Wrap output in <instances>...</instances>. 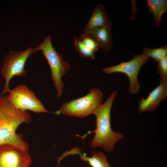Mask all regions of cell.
Segmentation results:
<instances>
[{
  "instance_id": "1",
  "label": "cell",
  "mask_w": 167,
  "mask_h": 167,
  "mask_svg": "<svg viewBox=\"0 0 167 167\" xmlns=\"http://www.w3.org/2000/svg\"><path fill=\"white\" fill-rule=\"evenodd\" d=\"M31 121L28 111L15 108L9 101L8 95H0V145L10 144L28 152V143L16 130L22 124H29Z\"/></svg>"
},
{
  "instance_id": "2",
  "label": "cell",
  "mask_w": 167,
  "mask_h": 167,
  "mask_svg": "<svg viewBox=\"0 0 167 167\" xmlns=\"http://www.w3.org/2000/svg\"><path fill=\"white\" fill-rule=\"evenodd\" d=\"M117 94V91H113L93 113L96 118V128L93 131L95 133L94 136L90 141L92 148H101L111 152L113 151L115 144L124 137L122 133L114 132L111 128L110 112Z\"/></svg>"
},
{
  "instance_id": "3",
  "label": "cell",
  "mask_w": 167,
  "mask_h": 167,
  "mask_svg": "<svg viewBox=\"0 0 167 167\" xmlns=\"http://www.w3.org/2000/svg\"><path fill=\"white\" fill-rule=\"evenodd\" d=\"M39 50L42 51L50 66L51 79L59 98L62 95L64 86L62 77L70 70L71 66L64 60L62 54L57 52L53 47L50 35L46 36L41 43L33 49V52Z\"/></svg>"
},
{
  "instance_id": "4",
  "label": "cell",
  "mask_w": 167,
  "mask_h": 167,
  "mask_svg": "<svg viewBox=\"0 0 167 167\" xmlns=\"http://www.w3.org/2000/svg\"><path fill=\"white\" fill-rule=\"evenodd\" d=\"M103 93L97 88L91 89L83 97L63 103L56 113L83 118L93 114L102 104Z\"/></svg>"
},
{
  "instance_id": "5",
  "label": "cell",
  "mask_w": 167,
  "mask_h": 167,
  "mask_svg": "<svg viewBox=\"0 0 167 167\" xmlns=\"http://www.w3.org/2000/svg\"><path fill=\"white\" fill-rule=\"evenodd\" d=\"M33 53V49L29 47L24 51L10 50L5 57L0 73L5 80V84L0 95L9 93L11 90L10 82L13 77L26 75V62L30 55Z\"/></svg>"
},
{
  "instance_id": "6",
  "label": "cell",
  "mask_w": 167,
  "mask_h": 167,
  "mask_svg": "<svg viewBox=\"0 0 167 167\" xmlns=\"http://www.w3.org/2000/svg\"><path fill=\"white\" fill-rule=\"evenodd\" d=\"M8 98L15 108L29 110L35 113H49L34 92L24 85H19L11 90Z\"/></svg>"
},
{
  "instance_id": "7",
  "label": "cell",
  "mask_w": 167,
  "mask_h": 167,
  "mask_svg": "<svg viewBox=\"0 0 167 167\" xmlns=\"http://www.w3.org/2000/svg\"><path fill=\"white\" fill-rule=\"evenodd\" d=\"M148 58L143 54L134 55L131 60L122 62L116 65L107 67L102 69L105 73L109 74L113 73H121L126 74L128 77L130 85L129 92L136 94L139 92L140 86L138 79L139 70L142 66L145 64Z\"/></svg>"
},
{
  "instance_id": "8",
  "label": "cell",
  "mask_w": 167,
  "mask_h": 167,
  "mask_svg": "<svg viewBox=\"0 0 167 167\" xmlns=\"http://www.w3.org/2000/svg\"><path fill=\"white\" fill-rule=\"evenodd\" d=\"M32 163L28 152L10 144L0 145V167H30Z\"/></svg>"
},
{
  "instance_id": "9",
  "label": "cell",
  "mask_w": 167,
  "mask_h": 167,
  "mask_svg": "<svg viewBox=\"0 0 167 167\" xmlns=\"http://www.w3.org/2000/svg\"><path fill=\"white\" fill-rule=\"evenodd\" d=\"M160 84L151 92L146 98H142L139 103L138 112H152L161 101L167 98V81H160Z\"/></svg>"
},
{
  "instance_id": "10",
  "label": "cell",
  "mask_w": 167,
  "mask_h": 167,
  "mask_svg": "<svg viewBox=\"0 0 167 167\" xmlns=\"http://www.w3.org/2000/svg\"><path fill=\"white\" fill-rule=\"evenodd\" d=\"M112 23L109 20L105 25L92 29L88 33L100 48L108 52L111 51L112 47Z\"/></svg>"
},
{
  "instance_id": "11",
  "label": "cell",
  "mask_w": 167,
  "mask_h": 167,
  "mask_svg": "<svg viewBox=\"0 0 167 167\" xmlns=\"http://www.w3.org/2000/svg\"><path fill=\"white\" fill-rule=\"evenodd\" d=\"M75 154L79 155L82 161L87 162L91 167H112L108 163L106 155L101 151H93L91 156L88 157L85 153L82 154L79 148L75 147L65 151L62 156L64 158L68 155Z\"/></svg>"
},
{
  "instance_id": "12",
  "label": "cell",
  "mask_w": 167,
  "mask_h": 167,
  "mask_svg": "<svg viewBox=\"0 0 167 167\" xmlns=\"http://www.w3.org/2000/svg\"><path fill=\"white\" fill-rule=\"evenodd\" d=\"M109 21V16L105 7L98 3L84 28L83 33H88L91 29L104 25Z\"/></svg>"
},
{
  "instance_id": "13",
  "label": "cell",
  "mask_w": 167,
  "mask_h": 167,
  "mask_svg": "<svg viewBox=\"0 0 167 167\" xmlns=\"http://www.w3.org/2000/svg\"><path fill=\"white\" fill-rule=\"evenodd\" d=\"M149 11L153 16L156 26L158 27L161 22L163 14L167 11V1L166 0H147Z\"/></svg>"
},
{
  "instance_id": "14",
  "label": "cell",
  "mask_w": 167,
  "mask_h": 167,
  "mask_svg": "<svg viewBox=\"0 0 167 167\" xmlns=\"http://www.w3.org/2000/svg\"><path fill=\"white\" fill-rule=\"evenodd\" d=\"M143 53L148 57H151L158 62L167 57V46L153 49L145 47L143 48Z\"/></svg>"
},
{
  "instance_id": "15",
  "label": "cell",
  "mask_w": 167,
  "mask_h": 167,
  "mask_svg": "<svg viewBox=\"0 0 167 167\" xmlns=\"http://www.w3.org/2000/svg\"><path fill=\"white\" fill-rule=\"evenodd\" d=\"M74 45L76 51L79 56L94 59L96 58L95 53L85 46L76 36H74Z\"/></svg>"
},
{
  "instance_id": "16",
  "label": "cell",
  "mask_w": 167,
  "mask_h": 167,
  "mask_svg": "<svg viewBox=\"0 0 167 167\" xmlns=\"http://www.w3.org/2000/svg\"><path fill=\"white\" fill-rule=\"evenodd\" d=\"M78 39L85 46L94 53L100 48L96 42L88 33H83Z\"/></svg>"
},
{
  "instance_id": "17",
  "label": "cell",
  "mask_w": 167,
  "mask_h": 167,
  "mask_svg": "<svg viewBox=\"0 0 167 167\" xmlns=\"http://www.w3.org/2000/svg\"><path fill=\"white\" fill-rule=\"evenodd\" d=\"M158 62L157 71L160 75V81H167V57Z\"/></svg>"
}]
</instances>
